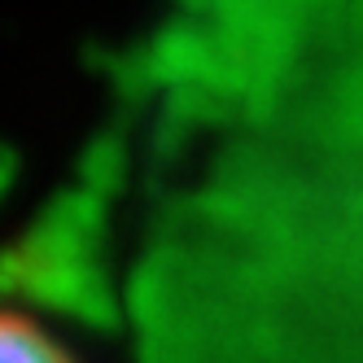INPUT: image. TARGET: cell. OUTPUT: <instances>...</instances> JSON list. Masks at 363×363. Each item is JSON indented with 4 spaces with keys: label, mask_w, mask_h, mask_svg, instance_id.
<instances>
[{
    "label": "cell",
    "mask_w": 363,
    "mask_h": 363,
    "mask_svg": "<svg viewBox=\"0 0 363 363\" xmlns=\"http://www.w3.org/2000/svg\"><path fill=\"white\" fill-rule=\"evenodd\" d=\"M0 363H79V354L35 311L0 302Z\"/></svg>",
    "instance_id": "cell-1"
}]
</instances>
